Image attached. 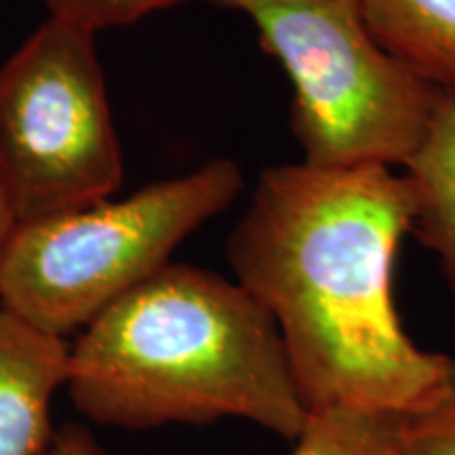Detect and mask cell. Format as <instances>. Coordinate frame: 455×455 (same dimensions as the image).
<instances>
[{
    "label": "cell",
    "instance_id": "obj_1",
    "mask_svg": "<svg viewBox=\"0 0 455 455\" xmlns=\"http://www.w3.org/2000/svg\"><path fill=\"white\" fill-rule=\"evenodd\" d=\"M413 196L390 167L306 161L261 171L228 236L238 281L281 333L308 411L413 415L439 401L449 358L419 348L395 304Z\"/></svg>",
    "mask_w": 455,
    "mask_h": 455
},
{
    "label": "cell",
    "instance_id": "obj_9",
    "mask_svg": "<svg viewBox=\"0 0 455 455\" xmlns=\"http://www.w3.org/2000/svg\"><path fill=\"white\" fill-rule=\"evenodd\" d=\"M289 455H403L398 415L323 409L308 415Z\"/></svg>",
    "mask_w": 455,
    "mask_h": 455
},
{
    "label": "cell",
    "instance_id": "obj_6",
    "mask_svg": "<svg viewBox=\"0 0 455 455\" xmlns=\"http://www.w3.org/2000/svg\"><path fill=\"white\" fill-rule=\"evenodd\" d=\"M66 339L0 308V455H43L53 441L51 407L66 386Z\"/></svg>",
    "mask_w": 455,
    "mask_h": 455
},
{
    "label": "cell",
    "instance_id": "obj_13",
    "mask_svg": "<svg viewBox=\"0 0 455 455\" xmlns=\"http://www.w3.org/2000/svg\"><path fill=\"white\" fill-rule=\"evenodd\" d=\"M15 226L17 220L13 213V204H11L7 184H4L3 171H0V258H3V251L7 247L11 235H13Z\"/></svg>",
    "mask_w": 455,
    "mask_h": 455
},
{
    "label": "cell",
    "instance_id": "obj_2",
    "mask_svg": "<svg viewBox=\"0 0 455 455\" xmlns=\"http://www.w3.org/2000/svg\"><path fill=\"white\" fill-rule=\"evenodd\" d=\"M64 388L91 422L124 430L232 418L295 441L310 415L268 310L173 261L76 333Z\"/></svg>",
    "mask_w": 455,
    "mask_h": 455
},
{
    "label": "cell",
    "instance_id": "obj_4",
    "mask_svg": "<svg viewBox=\"0 0 455 455\" xmlns=\"http://www.w3.org/2000/svg\"><path fill=\"white\" fill-rule=\"evenodd\" d=\"M243 13L293 84L301 161L323 167L405 164L441 91L396 61L363 0H209Z\"/></svg>",
    "mask_w": 455,
    "mask_h": 455
},
{
    "label": "cell",
    "instance_id": "obj_12",
    "mask_svg": "<svg viewBox=\"0 0 455 455\" xmlns=\"http://www.w3.org/2000/svg\"><path fill=\"white\" fill-rule=\"evenodd\" d=\"M43 455H104L87 426L68 424L55 430L53 441Z\"/></svg>",
    "mask_w": 455,
    "mask_h": 455
},
{
    "label": "cell",
    "instance_id": "obj_10",
    "mask_svg": "<svg viewBox=\"0 0 455 455\" xmlns=\"http://www.w3.org/2000/svg\"><path fill=\"white\" fill-rule=\"evenodd\" d=\"M403 455H455V356L449 358L447 386L435 405L398 418Z\"/></svg>",
    "mask_w": 455,
    "mask_h": 455
},
{
    "label": "cell",
    "instance_id": "obj_5",
    "mask_svg": "<svg viewBox=\"0 0 455 455\" xmlns=\"http://www.w3.org/2000/svg\"><path fill=\"white\" fill-rule=\"evenodd\" d=\"M95 38L49 15L0 68V171L17 224L108 201L123 184Z\"/></svg>",
    "mask_w": 455,
    "mask_h": 455
},
{
    "label": "cell",
    "instance_id": "obj_7",
    "mask_svg": "<svg viewBox=\"0 0 455 455\" xmlns=\"http://www.w3.org/2000/svg\"><path fill=\"white\" fill-rule=\"evenodd\" d=\"M405 178L411 186V232L439 259L455 291V93H441Z\"/></svg>",
    "mask_w": 455,
    "mask_h": 455
},
{
    "label": "cell",
    "instance_id": "obj_11",
    "mask_svg": "<svg viewBox=\"0 0 455 455\" xmlns=\"http://www.w3.org/2000/svg\"><path fill=\"white\" fill-rule=\"evenodd\" d=\"M178 3L181 0H44L51 17L72 21L95 34L135 24Z\"/></svg>",
    "mask_w": 455,
    "mask_h": 455
},
{
    "label": "cell",
    "instance_id": "obj_8",
    "mask_svg": "<svg viewBox=\"0 0 455 455\" xmlns=\"http://www.w3.org/2000/svg\"><path fill=\"white\" fill-rule=\"evenodd\" d=\"M378 43L415 76L455 93V0H363Z\"/></svg>",
    "mask_w": 455,
    "mask_h": 455
},
{
    "label": "cell",
    "instance_id": "obj_3",
    "mask_svg": "<svg viewBox=\"0 0 455 455\" xmlns=\"http://www.w3.org/2000/svg\"><path fill=\"white\" fill-rule=\"evenodd\" d=\"M244 188L230 158L55 218L17 224L0 258V308L66 339L171 261Z\"/></svg>",
    "mask_w": 455,
    "mask_h": 455
}]
</instances>
